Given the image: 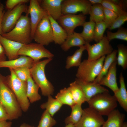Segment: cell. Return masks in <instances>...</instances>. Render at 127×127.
<instances>
[{
  "label": "cell",
  "mask_w": 127,
  "mask_h": 127,
  "mask_svg": "<svg viewBox=\"0 0 127 127\" xmlns=\"http://www.w3.org/2000/svg\"><path fill=\"white\" fill-rule=\"evenodd\" d=\"M117 47V64L123 70H126L127 68V47L123 44H119Z\"/></svg>",
  "instance_id": "d6a6232c"
},
{
  "label": "cell",
  "mask_w": 127,
  "mask_h": 127,
  "mask_svg": "<svg viewBox=\"0 0 127 127\" xmlns=\"http://www.w3.org/2000/svg\"><path fill=\"white\" fill-rule=\"evenodd\" d=\"M71 110L70 115L65 119V122L66 125L71 124L75 125L80 119L83 112L81 105L75 104L71 107Z\"/></svg>",
  "instance_id": "4dcf8cb0"
},
{
  "label": "cell",
  "mask_w": 127,
  "mask_h": 127,
  "mask_svg": "<svg viewBox=\"0 0 127 127\" xmlns=\"http://www.w3.org/2000/svg\"><path fill=\"white\" fill-rule=\"evenodd\" d=\"M31 27L30 17L22 15L13 28L9 32L2 34L8 39L26 44L31 42Z\"/></svg>",
  "instance_id": "7a4b0ae2"
},
{
  "label": "cell",
  "mask_w": 127,
  "mask_h": 127,
  "mask_svg": "<svg viewBox=\"0 0 127 127\" xmlns=\"http://www.w3.org/2000/svg\"><path fill=\"white\" fill-rule=\"evenodd\" d=\"M122 127H127V123L126 122H124Z\"/></svg>",
  "instance_id": "f907efd6"
},
{
  "label": "cell",
  "mask_w": 127,
  "mask_h": 127,
  "mask_svg": "<svg viewBox=\"0 0 127 127\" xmlns=\"http://www.w3.org/2000/svg\"><path fill=\"white\" fill-rule=\"evenodd\" d=\"M86 50L85 45L79 47L73 54L67 58L65 68L68 69L74 67H78L81 62V57L83 51Z\"/></svg>",
  "instance_id": "4316f807"
},
{
  "label": "cell",
  "mask_w": 127,
  "mask_h": 127,
  "mask_svg": "<svg viewBox=\"0 0 127 127\" xmlns=\"http://www.w3.org/2000/svg\"><path fill=\"white\" fill-rule=\"evenodd\" d=\"M91 4L87 0H64L61 4L63 15L75 14L81 12L85 15L89 14Z\"/></svg>",
  "instance_id": "4fadbf2b"
},
{
  "label": "cell",
  "mask_w": 127,
  "mask_h": 127,
  "mask_svg": "<svg viewBox=\"0 0 127 127\" xmlns=\"http://www.w3.org/2000/svg\"><path fill=\"white\" fill-rule=\"evenodd\" d=\"M10 120L9 117L5 109L0 103V121Z\"/></svg>",
  "instance_id": "b9f144b4"
},
{
  "label": "cell",
  "mask_w": 127,
  "mask_h": 127,
  "mask_svg": "<svg viewBox=\"0 0 127 127\" xmlns=\"http://www.w3.org/2000/svg\"><path fill=\"white\" fill-rule=\"evenodd\" d=\"M4 5L1 3L0 4V35L2 34V20L4 12Z\"/></svg>",
  "instance_id": "7bdbcfd3"
},
{
  "label": "cell",
  "mask_w": 127,
  "mask_h": 127,
  "mask_svg": "<svg viewBox=\"0 0 127 127\" xmlns=\"http://www.w3.org/2000/svg\"><path fill=\"white\" fill-rule=\"evenodd\" d=\"M26 15L30 16L31 37L33 40V35L37 25L45 16L46 12L41 6L38 0H30Z\"/></svg>",
  "instance_id": "5bb4252c"
},
{
  "label": "cell",
  "mask_w": 127,
  "mask_h": 127,
  "mask_svg": "<svg viewBox=\"0 0 127 127\" xmlns=\"http://www.w3.org/2000/svg\"><path fill=\"white\" fill-rule=\"evenodd\" d=\"M12 122L7 120L0 121V127H11Z\"/></svg>",
  "instance_id": "bcb514c9"
},
{
  "label": "cell",
  "mask_w": 127,
  "mask_h": 127,
  "mask_svg": "<svg viewBox=\"0 0 127 127\" xmlns=\"http://www.w3.org/2000/svg\"><path fill=\"white\" fill-rule=\"evenodd\" d=\"M110 0L112 2L120 7L124 10L126 7V3H127L126 1L119 0Z\"/></svg>",
  "instance_id": "ee69618b"
},
{
  "label": "cell",
  "mask_w": 127,
  "mask_h": 127,
  "mask_svg": "<svg viewBox=\"0 0 127 127\" xmlns=\"http://www.w3.org/2000/svg\"><path fill=\"white\" fill-rule=\"evenodd\" d=\"M52 60L48 58L40 60L35 63L30 69L32 78L40 88L42 95L44 96L53 95L54 91V87L47 79L45 73L46 66Z\"/></svg>",
  "instance_id": "3957f363"
},
{
  "label": "cell",
  "mask_w": 127,
  "mask_h": 127,
  "mask_svg": "<svg viewBox=\"0 0 127 127\" xmlns=\"http://www.w3.org/2000/svg\"><path fill=\"white\" fill-rule=\"evenodd\" d=\"M6 58L4 48L0 43V62L6 60Z\"/></svg>",
  "instance_id": "f6af8a7d"
},
{
  "label": "cell",
  "mask_w": 127,
  "mask_h": 127,
  "mask_svg": "<svg viewBox=\"0 0 127 127\" xmlns=\"http://www.w3.org/2000/svg\"><path fill=\"white\" fill-rule=\"evenodd\" d=\"M75 81L82 89L87 100V102L91 97L97 94L109 92L107 89L102 85L93 82H84L76 78Z\"/></svg>",
  "instance_id": "ac0fdd59"
},
{
  "label": "cell",
  "mask_w": 127,
  "mask_h": 127,
  "mask_svg": "<svg viewBox=\"0 0 127 127\" xmlns=\"http://www.w3.org/2000/svg\"><path fill=\"white\" fill-rule=\"evenodd\" d=\"M32 39L44 46L53 42L52 29L48 15L44 17L37 25Z\"/></svg>",
  "instance_id": "ba28073f"
},
{
  "label": "cell",
  "mask_w": 127,
  "mask_h": 127,
  "mask_svg": "<svg viewBox=\"0 0 127 127\" xmlns=\"http://www.w3.org/2000/svg\"><path fill=\"white\" fill-rule=\"evenodd\" d=\"M86 17L82 13L62 14L57 21L68 36L74 32V30L77 27L83 26L86 22Z\"/></svg>",
  "instance_id": "7c38bea8"
},
{
  "label": "cell",
  "mask_w": 127,
  "mask_h": 127,
  "mask_svg": "<svg viewBox=\"0 0 127 127\" xmlns=\"http://www.w3.org/2000/svg\"><path fill=\"white\" fill-rule=\"evenodd\" d=\"M13 70L17 77L23 81H27L31 75L30 69L28 68L23 67Z\"/></svg>",
  "instance_id": "f35d334b"
},
{
  "label": "cell",
  "mask_w": 127,
  "mask_h": 127,
  "mask_svg": "<svg viewBox=\"0 0 127 127\" xmlns=\"http://www.w3.org/2000/svg\"><path fill=\"white\" fill-rule=\"evenodd\" d=\"M90 21L95 23L103 21L104 12L103 7L101 4L91 5L89 14Z\"/></svg>",
  "instance_id": "f546056e"
},
{
  "label": "cell",
  "mask_w": 127,
  "mask_h": 127,
  "mask_svg": "<svg viewBox=\"0 0 127 127\" xmlns=\"http://www.w3.org/2000/svg\"><path fill=\"white\" fill-rule=\"evenodd\" d=\"M120 87L118 91L114 93V96L121 107L127 111V92L123 73L121 72L119 77Z\"/></svg>",
  "instance_id": "7402d4cb"
},
{
  "label": "cell",
  "mask_w": 127,
  "mask_h": 127,
  "mask_svg": "<svg viewBox=\"0 0 127 127\" xmlns=\"http://www.w3.org/2000/svg\"><path fill=\"white\" fill-rule=\"evenodd\" d=\"M107 34L106 37L110 41L115 39L127 41V30L124 27H121L119 28L117 31L115 32L107 31Z\"/></svg>",
  "instance_id": "836d02e7"
},
{
  "label": "cell",
  "mask_w": 127,
  "mask_h": 127,
  "mask_svg": "<svg viewBox=\"0 0 127 127\" xmlns=\"http://www.w3.org/2000/svg\"><path fill=\"white\" fill-rule=\"evenodd\" d=\"M64 127H75L74 125L70 123L66 125Z\"/></svg>",
  "instance_id": "681fc988"
},
{
  "label": "cell",
  "mask_w": 127,
  "mask_h": 127,
  "mask_svg": "<svg viewBox=\"0 0 127 127\" xmlns=\"http://www.w3.org/2000/svg\"><path fill=\"white\" fill-rule=\"evenodd\" d=\"M47 101L40 106L42 109L47 110L52 117L60 109L63 104L56 99H54L51 95L48 96Z\"/></svg>",
  "instance_id": "83f0119b"
},
{
  "label": "cell",
  "mask_w": 127,
  "mask_h": 127,
  "mask_svg": "<svg viewBox=\"0 0 127 127\" xmlns=\"http://www.w3.org/2000/svg\"><path fill=\"white\" fill-rule=\"evenodd\" d=\"M101 4L104 8L113 11L118 16L127 14L125 11L110 0H103Z\"/></svg>",
  "instance_id": "8d00e7d4"
},
{
  "label": "cell",
  "mask_w": 127,
  "mask_h": 127,
  "mask_svg": "<svg viewBox=\"0 0 127 127\" xmlns=\"http://www.w3.org/2000/svg\"><path fill=\"white\" fill-rule=\"evenodd\" d=\"M89 107L94 109L101 115L107 116L116 107L117 102L114 95L109 92L97 94L87 102Z\"/></svg>",
  "instance_id": "8992f818"
},
{
  "label": "cell",
  "mask_w": 127,
  "mask_h": 127,
  "mask_svg": "<svg viewBox=\"0 0 127 127\" xmlns=\"http://www.w3.org/2000/svg\"><path fill=\"white\" fill-rule=\"evenodd\" d=\"M116 60L112 64L107 74L98 83L101 85L105 86L110 88L114 93L119 90L117 80Z\"/></svg>",
  "instance_id": "2e32d148"
},
{
  "label": "cell",
  "mask_w": 127,
  "mask_h": 127,
  "mask_svg": "<svg viewBox=\"0 0 127 127\" xmlns=\"http://www.w3.org/2000/svg\"><path fill=\"white\" fill-rule=\"evenodd\" d=\"M108 27L103 21L95 23L94 32V40L97 43L103 37L104 33Z\"/></svg>",
  "instance_id": "d590c367"
},
{
  "label": "cell",
  "mask_w": 127,
  "mask_h": 127,
  "mask_svg": "<svg viewBox=\"0 0 127 127\" xmlns=\"http://www.w3.org/2000/svg\"><path fill=\"white\" fill-rule=\"evenodd\" d=\"M103 21L107 24L108 28L118 17V16L114 12L103 7Z\"/></svg>",
  "instance_id": "74e56055"
},
{
  "label": "cell",
  "mask_w": 127,
  "mask_h": 127,
  "mask_svg": "<svg viewBox=\"0 0 127 127\" xmlns=\"http://www.w3.org/2000/svg\"><path fill=\"white\" fill-rule=\"evenodd\" d=\"M91 5L97 4H101L103 0H89Z\"/></svg>",
  "instance_id": "7dc6e473"
},
{
  "label": "cell",
  "mask_w": 127,
  "mask_h": 127,
  "mask_svg": "<svg viewBox=\"0 0 127 127\" xmlns=\"http://www.w3.org/2000/svg\"><path fill=\"white\" fill-rule=\"evenodd\" d=\"M117 52V50H114L111 53L105 56L100 72L93 82L98 83L101 78L106 75L112 63L116 60Z\"/></svg>",
  "instance_id": "d4e9b609"
},
{
  "label": "cell",
  "mask_w": 127,
  "mask_h": 127,
  "mask_svg": "<svg viewBox=\"0 0 127 127\" xmlns=\"http://www.w3.org/2000/svg\"><path fill=\"white\" fill-rule=\"evenodd\" d=\"M127 21V14L118 16L111 25L108 28L109 30H112L121 27Z\"/></svg>",
  "instance_id": "ab89813d"
},
{
  "label": "cell",
  "mask_w": 127,
  "mask_h": 127,
  "mask_svg": "<svg viewBox=\"0 0 127 127\" xmlns=\"http://www.w3.org/2000/svg\"><path fill=\"white\" fill-rule=\"evenodd\" d=\"M20 56L15 59L0 62V68L6 67L13 70L23 67L30 69L35 63L29 57L24 56Z\"/></svg>",
  "instance_id": "e0dca14e"
},
{
  "label": "cell",
  "mask_w": 127,
  "mask_h": 127,
  "mask_svg": "<svg viewBox=\"0 0 127 127\" xmlns=\"http://www.w3.org/2000/svg\"><path fill=\"white\" fill-rule=\"evenodd\" d=\"M18 55L24 56L32 59L35 63L43 58H52L54 55L44 46L38 43H30L24 44L19 51Z\"/></svg>",
  "instance_id": "9c48e42d"
},
{
  "label": "cell",
  "mask_w": 127,
  "mask_h": 127,
  "mask_svg": "<svg viewBox=\"0 0 127 127\" xmlns=\"http://www.w3.org/2000/svg\"><path fill=\"white\" fill-rule=\"evenodd\" d=\"M107 119L101 127H122L124 123L125 115L115 109L107 116Z\"/></svg>",
  "instance_id": "44dd1931"
},
{
  "label": "cell",
  "mask_w": 127,
  "mask_h": 127,
  "mask_svg": "<svg viewBox=\"0 0 127 127\" xmlns=\"http://www.w3.org/2000/svg\"><path fill=\"white\" fill-rule=\"evenodd\" d=\"M56 123L47 110L43 113L39 124L37 127H52Z\"/></svg>",
  "instance_id": "e575fe53"
},
{
  "label": "cell",
  "mask_w": 127,
  "mask_h": 127,
  "mask_svg": "<svg viewBox=\"0 0 127 127\" xmlns=\"http://www.w3.org/2000/svg\"><path fill=\"white\" fill-rule=\"evenodd\" d=\"M86 42L80 35L79 33L75 32L68 36L64 42L61 45L62 49L65 52L73 47H79L84 45Z\"/></svg>",
  "instance_id": "603a6c76"
},
{
  "label": "cell",
  "mask_w": 127,
  "mask_h": 127,
  "mask_svg": "<svg viewBox=\"0 0 127 127\" xmlns=\"http://www.w3.org/2000/svg\"><path fill=\"white\" fill-rule=\"evenodd\" d=\"M0 43L4 48L6 57L9 60L19 57L18 52L24 44L7 39L0 35Z\"/></svg>",
  "instance_id": "d6986e66"
},
{
  "label": "cell",
  "mask_w": 127,
  "mask_h": 127,
  "mask_svg": "<svg viewBox=\"0 0 127 127\" xmlns=\"http://www.w3.org/2000/svg\"><path fill=\"white\" fill-rule=\"evenodd\" d=\"M55 98L63 105H67L71 107L76 104L68 87L61 89L56 96Z\"/></svg>",
  "instance_id": "f1b7e54d"
},
{
  "label": "cell",
  "mask_w": 127,
  "mask_h": 127,
  "mask_svg": "<svg viewBox=\"0 0 127 127\" xmlns=\"http://www.w3.org/2000/svg\"><path fill=\"white\" fill-rule=\"evenodd\" d=\"M9 69L10 74L6 76L7 82L15 95L22 111L27 112L30 104L26 95L27 82L20 80L13 69Z\"/></svg>",
  "instance_id": "5b68a950"
},
{
  "label": "cell",
  "mask_w": 127,
  "mask_h": 127,
  "mask_svg": "<svg viewBox=\"0 0 127 127\" xmlns=\"http://www.w3.org/2000/svg\"><path fill=\"white\" fill-rule=\"evenodd\" d=\"M68 88L70 91L76 104L81 105L87 101L80 86L75 81L71 83Z\"/></svg>",
  "instance_id": "484cf974"
},
{
  "label": "cell",
  "mask_w": 127,
  "mask_h": 127,
  "mask_svg": "<svg viewBox=\"0 0 127 127\" xmlns=\"http://www.w3.org/2000/svg\"><path fill=\"white\" fill-rule=\"evenodd\" d=\"M110 42L106 36H104L101 40L93 45L86 42L84 45L88 53L87 59L96 60L111 53L114 49Z\"/></svg>",
  "instance_id": "30bf717a"
},
{
  "label": "cell",
  "mask_w": 127,
  "mask_h": 127,
  "mask_svg": "<svg viewBox=\"0 0 127 127\" xmlns=\"http://www.w3.org/2000/svg\"><path fill=\"white\" fill-rule=\"evenodd\" d=\"M105 56L94 60H84L78 67L76 79L85 82H93L100 72Z\"/></svg>",
  "instance_id": "277c9868"
},
{
  "label": "cell",
  "mask_w": 127,
  "mask_h": 127,
  "mask_svg": "<svg viewBox=\"0 0 127 127\" xmlns=\"http://www.w3.org/2000/svg\"><path fill=\"white\" fill-rule=\"evenodd\" d=\"M102 116L92 108L83 109L82 116L75 127H101L105 122Z\"/></svg>",
  "instance_id": "8fae6325"
},
{
  "label": "cell",
  "mask_w": 127,
  "mask_h": 127,
  "mask_svg": "<svg viewBox=\"0 0 127 127\" xmlns=\"http://www.w3.org/2000/svg\"><path fill=\"white\" fill-rule=\"evenodd\" d=\"M64 0H38L42 8L48 15L57 20L62 15L61 4Z\"/></svg>",
  "instance_id": "9a60e30c"
},
{
  "label": "cell",
  "mask_w": 127,
  "mask_h": 127,
  "mask_svg": "<svg viewBox=\"0 0 127 127\" xmlns=\"http://www.w3.org/2000/svg\"><path fill=\"white\" fill-rule=\"evenodd\" d=\"M27 82L26 95L30 103H32L40 100L41 97L38 93L40 88L35 83L31 75L28 78Z\"/></svg>",
  "instance_id": "cb8c5ba5"
},
{
  "label": "cell",
  "mask_w": 127,
  "mask_h": 127,
  "mask_svg": "<svg viewBox=\"0 0 127 127\" xmlns=\"http://www.w3.org/2000/svg\"><path fill=\"white\" fill-rule=\"evenodd\" d=\"M19 127H34L28 124L24 123L21 124Z\"/></svg>",
  "instance_id": "c3c4849f"
},
{
  "label": "cell",
  "mask_w": 127,
  "mask_h": 127,
  "mask_svg": "<svg viewBox=\"0 0 127 127\" xmlns=\"http://www.w3.org/2000/svg\"><path fill=\"white\" fill-rule=\"evenodd\" d=\"M29 0H7L5 3V7L8 10L12 9L21 4H25L29 2Z\"/></svg>",
  "instance_id": "60d3db41"
},
{
  "label": "cell",
  "mask_w": 127,
  "mask_h": 127,
  "mask_svg": "<svg viewBox=\"0 0 127 127\" xmlns=\"http://www.w3.org/2000/svg\"><path fill=\"white\" fill-rule=\"evenodd\" d=\"M28 8L26 4H21L4 12L2 20V34L9 32L13 28L22 14L24 12L27 14Z\"/></svg>",
  "instance_id": "52a82bcc"
},
{
  "label": "cell",
  "mask_w": 127,
  "mask_h": 127,
  "mask_svg": "<svg viewBox=\"0 0 127 127\" xmlns=\"http://www.w3.org/2000/svg\"><path fill=\"white\" fill-rule=\"evenodd\" d=\"M0 103L5 109L10 120L22 116V111L15 95L8 84L6 76L0 73Z\"/></svg>",
  "instance_id": "6da1fadb"
},
{
  "label": "cell",
  "mask_w": 127,
  "mask_h": 127,
  "mask_svg": "<svg viewBox=\"0 0 127 127\" xmlns=\"http://www.w3.org/2000/svg\"><path fill=\"white\" fill-rule=\"evenodd\" d=\"M1 3V2H0V4Z\"/></svg>",
  "instance_id": "816d5d0a"
},
{
  "label": "cell",
  "mask_w": 127,
  "mask_h": 127,
  "mask_svg": "<svg viewBox=\"0 0 127 127\" xmlns=\"http://www.w3.org/2000/svg\"><path fill=\"white\" fill-rule=\"evenodd\" d=\"M48 16L52 29L53 42L56 44L61 45L67 38L68 35L56 20L50 15Z\"/></svg>",
  "instance_id": "ffe728a7"
},
{
  "label": "cell",
  "mask_w": 127,
  "mask_h": 127,
  "mask_svg": "<svg viewBox=\"0 0 127 127\" xmlns=\"http://www.w3.org/2000/svg\"><path fill=\"white\" fill-rule=\"evenodd\" d=\"M95 23L89 21L85 22L83 24V30L79 33L86 42L89 43L94 40V32Z\"/></svg>",
  "instance_id": "1f68e13d"
}]
</instances>
